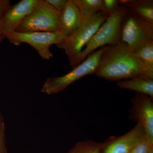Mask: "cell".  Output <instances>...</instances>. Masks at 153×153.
<instances>
[{"mask_svg": "<svg viewBox=\"0 0 153 153\" xmlns=\"http://www.w3.org/2000/svg\"><path fill=\"white\" fill-rule=\"evenodd\" d=\"M94 74L110 81L135 77L153 78V70L143 64L126 44L108 45L102 54Z\"/></svg>", "mask_w": 153, "mask_h": 153, "instance_id": "6da1fadb", "label": "cell"}, {"mask_svg": "<svg viewBox=\"0 0 153 153\" xmlns=\"http://www.w3.org/2000/svg\"><path fill=\"white\" fill-rule=\"evenodd\" d=\"M128 11L127 7L120 4L114 13L108 17L82 52L69 62V65L72 68L79 65L97 49L103 46L115 45L120 42L121 26Z\"/></svg>", "mask_w": 153, "mask_h": 153, "instance_id": "7a4b0ae2", "label": "cell"}, {"mask_svg": "<svg viewBox=\"0 0 153 153\" xmlns=\"http://www.w3.org/2000/svg\"><path fill=\"white\" fill-rule=\"evenodd\" d=\"M81 24L75 33L64 42L56 45L63 49L69 62L76 57L90 41L109 16L105 12H80Z\"/></svg>", "mask_w": 153, "mask_h": 153, "instance_id": "3957f363", "label": "cell"}, {"mask_svg": "<svg viewBox=\"0 0 153 153\" xmlns=\"http://www.w3.org/2000/svg\"><path fill=\"white\" fill-rule=\"evenodd\" d=\"M108 46L100 47L91 53L85 60L68 73L62 76L48 77L42 85L41 92L48 95L59 93L83 76L94 74L100 56Z\"/></svg>", "mask_w": 153, "mask_h": 153, "instance_id": "277c9868", "label": "cell"}, {"mask_svg": "<svg viewBox=\"0 0 153 153\" xmlns=\"http://www.w3.org/2000/svg\"><path fill=\"white\" fill-rule=\"evenodd\" d=\"M152 41L153 24L128 9L121 26L120 42L126 44L134 53Z\"/></svg>", "mask_w": 153, "mask_h": 153, "instance_id": "5b68a950", "label": "cell"}, {"mask_svg": "<svg viewBox=\"0 0 153 153\" xmlns=\"http://www.w3.org/2000/svg\"><path fill=\"white\" fill-rule=\"evenodd\" d=\"M5 38L16 46L22 43L30 45L38 52L43 60H49L53 57L50 51L52 45H56L64 42L67 37L61 32H29L19 33L14 31L6 35Z\"/></svg>", "mask_w": 153, "mask_h": 153, "instance_id": "8992f818", "label": "cell"}, {"mask_svg": "<svg viewBox=\"0 0 153 153\" xmlns=\"http://www.w3.org/2000/svg\"><path fill=\"white\" fill-rule=\"evenodd\" d=\"M15 31L19 33L61 32L59 13L46 0H40L35 10Z\"/></svg>", "mask_w": 153, "mask_h": 153, "instance_id": "52a82bcc", "label": "cell"}, {"mask_svg": "<svg viewBox=\"0 0 153 153\" xmlns=\"http://www.w3.org/2000/svg\"><path fill=\"white\" fill-rule=\"evenodd\" d=\"M40 0H21L6 11L2 23V32L5 36L16 31L25 19L36 8Z\"/></svg>", "mask_w": 153, "mask_h": 153, "instance_id": "ba28073f", "label": "cell"}, {"mask_svg": "<svg viewBox=\"0 0 153 153\" xmlns=\"http://www.w3.org/2000/svg\"><path fill=\"white\" fill-rule=\"evenodd\" d=\"M152 98L138 93L133 98L132 104L138 122L143 126L145 137L153 146V103Z\"/></svg>", "mask_w": 153, "mask_h": 153, "instance_id": "9c48e42d", "label": "cell"}, {"mask_svg": "<svg viewBox=\"0 0 153 153\" xmlns=\"http://www.w3.org/2000/svg\"><path fill=\"white\" fill-rule=\"evenodd\" d=\"M144 136L143 128L138 122L136 125L128 132L103 143L100 153H129L136 143Z\"/></svg>", "mask_w": 153, "mask_h": 153, "instance_id": "30bf717a", "label": "cell"}, {"mask_svg": "<svg viewBox=\"0 0 153 153\" xmlns=\"http://www.w3.org/2000/svg\"><path fill=\"white\" fill-rule=\"evenodd\" d=\"M58 13L61 32L68 38L81 25L80 11L73 0H67L65 6Z\"/></svg>", "mask_w": 153, "mask_h": 153, "instance_id": "8fae6325", "label": "cell"}, {"mask_svg": "<svg viewBox=\"0 0 153 153\" xmlns=\"http://www.w3.org/2000/svg\"><path fill=\"white\" fill-rule=\"evenodd\" d=\"M117 83L120 88L135 91L153 98V78L135 77L128 80L118 81Z\"/></svg>", "mask_w": 153, "mask_h": 153, "instance_id": "7c38bea8", "label": "cell"}, {"mask_svg": "<svg viewBox=\"0 0 153 153\" xmlns=\"http://www.w3.org/2000/svg\"><path fill=\"white\" fill-rule=\"evenodd\" d=\"M120 2L129 10L153 24V0H121Z\"/></svg>", "mask_w": 153, "mask_h": 153, "instance_id": "4fadbf2b", "label": "cell"}, {"mask_svg": "<svg viewBox=\"0 0 153 153\" xmlns=\"http://www.w3.org/2000/svg\"><path fill=\"white\" fill-rule=\"evenodd\" d=\"M103 144L90 140L79 142L67 153H100Z\"/></svg>", "mask_w": 153, "mask_h": 153, "instance_id": "5bb4252c", "label": "cell"}, {"mask_svg": "<svg viewBox=\"0 0 153 153\" xmlns=\"http://www.w3.org/2000/svg\"><path fill=\"white\" fill-rule=\"evenodd\" d=\"M134 54L144 65L153 70V41L145 44Z\"/></svg>", "mask_w": 153, "mask_h": 153, "instance_id": "9a60e30c", "label": "cell"}, {"mask_svg": "<svg viewBox=\"0 0 153 153\" xmlns=\"http://www.w3.org/2000/svg\"><path fill=\"white\" fill-rule=\"evenodd\" d=\"M80 12H105L103 0H73Z\"/></svg>", "mask_w": 153, "mask_h": 153, "instance_id": "2e32d148", "label": "cell"}, {"mask_svg": "<svg viewBox=\"0 0 153 153\" xmlns=\"http://www.w3.org/2000/svg\"><path fill=\"white\" fill-rule=\"evenodd\" d=\"M153 148V146L150 143L144 136L136 143L129 153H149Z\"/></svg>", "mask_w": 153, "mask_h": 153, "instance_id": "e0dca14e", "label": "cell"}, {"mask_svg": "<svg viewBox=\"0 0 153 153\" xmlns=\"http://www.w3.org/2000/svg\"><path fill=\"white\" fill-rule=\"evenodd\" d=\"M0 153H8L6 144L5 125L0 112Z\"/></svg>", "mask_w": 153, "mask_h": 153, "instance_id": "ac0fdd59", "label": "cell"}, {"mask_svg": "<svg viewBox=\"0 0 153 153\" xmlns=\"http://www.w3.org/2000/svg\"><path fill=\"white\" fill-rule=\"evenodd\" d=\"M11 5L10 0H0V45L5 37L2 32V23L4 15Z\"/></svg>", "mask_w": 153, "mask_h": 153, "instance_id": "d6986e66", "label": "cell"}, {"mask_svg": "<svg viewBox=\"0 0 153 153\" xmlns=\"http://www.w3.org/2000/svg\"><path fill=\"white\" fill-rule=\"evenodd\" d=\"M103 4L105 12L109 16L118 9L120 4L117 0H103Z\"/></svg>", "mask_w": 153, "mask_h": 153, "instance_id": "ffe728a7", "label": "cell"}, {"mask_svg": "<svg viewBox=\"0 0 153 153\" xmlns=\"http://www.w3.org/2000/svg\"><path fill=\"white\" fill-rule=\"evenodd\" d=\"M46 1L59 12L65 6L67 0H46Z\"/></svg>", "mask_w": 153, "mask_h": 153, "instance_id": "44dd1931", "label": "cell"}, {"mask_svg": "<svg viewBox=\"0 0 153 153\" xmlns=\"http://www.w3.org/2000/svg\"><path fill=\"white\" fill-rule=\"evenodd\" d=\"M149 153H153V148L151 149L150 152Z\"/></svg>", "mask_w": 153, "mask_h": 153, "instance_id": "7402d4cb", "label": "cell"}]
</instances>
